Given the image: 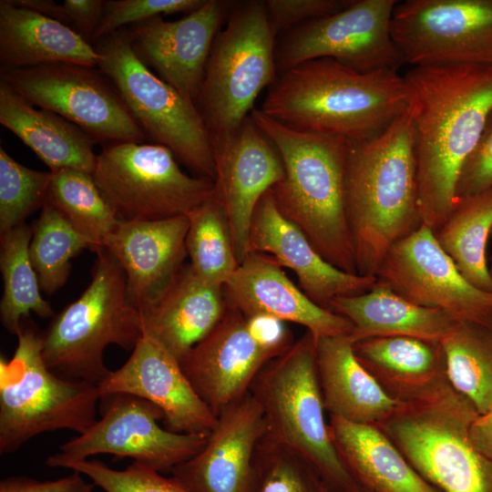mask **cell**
I'll return each instance as SVG.
<instances>
[{
    "mask_svg": "<svg viewBox=\"0 0 492 492\" xmlns=\"http://www.w3.org/2000/svg\"><path fill=\"white\" fill-rule=\"evenodd\" d=\"M403 77L421 221L435 232L456 202L461 167L492 109V66L413 67Z\"/></svg>",
    "mask_w": 492,
    "mask_h": 492,
    "instance_id": "cell-1",
    "label": "cell"
},
{
    "mask_svg": "<svg viewBox=\"0 0 492 492\" xmlns=\"http://www.w3.org/2000/svg\"><path fill=\"white\" fill-rule=\"evenodd\" d=\"M259 109L297 130L364 140L406 110L405 80L395 70L361 73L314 59L278 75Z\"/></svg>",
    "mask_w": 492,
    "mask_h": 492,
    "instance_id": "cell-2",
    "label": "cell"
},
{
    "mask_svg": "<svg viewBox=\"0 0 492 492\" xmlns=\"http://www.w3.org/2000/svg\"><path fill=\"white\" fill-rule=\"evenodd\" d=\"M344 207L357 273L375 276L391 246L422 225L410 117L347 140Z\"/></svg>",
    "mask_w": 492,
    "mask_h": 492,
    "instance_id": "cell-3",
    "label": "cell"
},
{
    "mask_svg": "<svg viewBox=\"0 0 492 492\" xmlns=\"http://www.w3.org/2000/svg\"><path fill=\"white\" fill-rule=\"evenodd\" d=\"M250 117L282 159L284 176L270 190L278 210L328 262L357 273L344 207L347 140L292 128L256 108Z\"/></svg>",
    "mask_w": 492,
    "mask_h": 492,
    "instance_id": "cell-4",
    "label": "cell"
},
{
    "mask_svg": "<svg viewBox=\"0 0 492 492\" xmlns=\"http://www.w3.org/2000/svg\"><path fill=\"white\" fill-rule=\"evenodd\" d=\"M473 404L445 377L398 403L376 424L412 467L441 492H492V460L472 445Z\"/></svg>",
    "mask_w": 492,
    "mask_h": 492,
    "instance_id": "cell-5",
    "label": "cell"
},
{
    "mask_svg": "<svg viewBox=\"0 0 492 492\" xmlns=\"http://www.w3.org/2000/svg\"><path fill=\"white\" fill-rule=\"evenodd\" d=\"M250 392L261 406L267 439L306 460L333 492H362L330 436L309 331L265 365Z\"/></svg>",
    "mask_w": 492,
    "mask_h": 492,
    "instance_id": "cell-6",
    "label": "cell"
},
{
    "mask_svg": "<svg viewBox=\"0 0 492 492\" xmlns=\"http://www.w3.org/2000/svg\"><path fill=\"white\" fill-rule=\"evenodd\" d=\"M91 282L43 332L42 355L56 374L98 384L111 372L104 351H132L142 335L139 311L128 299L125 272L106 249L97 251Z\"/></svg>",
    "mask_w": 492,
    "mask_h": 492,
    "instance_id": "cell-7",
    "label": "cell"
},
{
    "mask_svg": "<svg viewBox=\"0 0 492 492\" xmlns=\"http://www.w3.org/2000/svg\"><path fill=\"white\" fill-rule=\"evenodd\" d=\"M10 361L0 359V454H11L45 432L78 435L97 421V385L63 378L42 355L43 332L24 318Z\"/></svg>",
    "mask_w": 492,
    "mask_h": 492,
    "instance_id": "cell-8",
    "label": "cell"
},
{
    "mask_svg": "<svg viewBox=\"0 0 492 492\" xmlns=\"http://www.w3.org/2000/svg\"><path fill=\"white\" fill-rule=\"evenodd\" d=\"M276 36L265 2H233L206 64L196 107L212 146L232 137L277 77Z\"/></svg>",
    "mask_w": 492,
    "mask_h": 492,
    "instance_id": "cell-9",
    "label": "cell"
},
{
    "mask_svg": "<svg viewBox=\"0 0 492 492\" xmlns=\"http://www.w3.org/2000/svg\"><path fill=\"white\" fill-rule=\"evenodd\" d=\"M93 46L97 68L115 85L146 138L169 149L196 176L214 180L213 147L196 105L149 70L133 49L128 28Z\"/></svg>",
    "mask_w": 492,
    "mask_h": 492,
    "instance_id": "cell-10",
    "label": "cell"
},
{
    "mask_svg": "<svg viewBox=\"0 0 492 492\" xmlns=\"http://www.w3.org/2000/svg\"><path fill=\"white\" fill-rule=\"evenodd\" d=\"M92 177L119 220L189 216L215 192L214 180L190 176L159 144L105 145Z\"/></svg>",
    "mask_w": 492,
    "mask_h": 492,
    "instance_id": "cell-11",
    "label": "cell"
},
{
    "mask_svg": "<svg viewBox=\"0 0 492 492\" xmlns=\"http://www.w3.org/2000/svg\"><path fill=\"white\" fill-rule=\"evenodd\" d=\"M0 82L34 106L72 122L97 143H144L115 85L97 67L56 63L0 69Z\"/></svg>",
    "mask_w": 492,
    "mask_h": 492,
    "instance_id": "cell-12",
    "label": "cell"
},
{
    "mask_svg": "<svg viewBox=\"0 0 492 492\" xmlns=\"http://www.w3.org/2000/svg\"><path fill=\"white\" fill-rule=\"evenodd\" d=\"M395 0H352L343 10L297 26L275 44L277 76L330 58L361 73L397 71L405 62L393 40Z\"/></svg>",
    "mask_w": 492,
    "mask_h": 492,
    "instance_id": "cell-13",
    "label": "cell"
},
{
    "mask_svg": "<svg viewBox=\"0 0 492 492\" xmlns=\"http://www.w3.org/2000/svg\"><path fill=\"white\" fill-rule=\"evenodd\" d=\"M99 420L85 433L62 444L46 459L49 467L86 460L99 454L130 457L160 473L171 472L194 456L207 442L206 436L175 433L161 427L164 415L154 404L129 394L103 396Z\"/></svg>",
    "mask_w": 492,
    "mask_h": 492,
    "instance_id": "cell-14",
    "label": "cell"
},
{
    "mask_svg": "<svg viewBox=\"0 0 492 492\" xmlns=\"http://www.w3.org/2000/svg\"><path fill=\"white\" fill-rule=\"evenodd\" d=\"M391 34L413 67L492 66V0H406L397 3Z\"/></svg>",
    "mask_w": 492,
    "mask_h": 492,
    "instance_id": "cell-15",
    "label": "cell"
},
{
    "mask_svg": "<svg viewBox=\"0 0 492 492\" xmlns=\"http://www.w3.org/2000/svg\"><path fill=\"white\" fill-rule=\"evenodd\" d=\"M375 277L415 304L458 321L492 322V292L471 284L424 224L391 246Z\"/></svg>",
    "mask_w": 492,
    "mask_h": 492,
    "instance_id": "cell-16",
    "label": "cell"
},
{
    "mask_svg": "<svg viewBox=\"0 0 492 492\" xmlns=\"http://www.w3.org/2000/svg\"><path fill=\"white\" fill-rule=\"evenodd\" d=\"M232 1L205 0L175 21L161 15L128 26L138 56L165 82L196 103L214 39Z\"/></svg>",
    "mask_w": 492,
    "mask_h": 492,
    "instance_id": "cell-17",
    "label": "cell"
},
{
    "mask_svg": "<svg viewBox=\"0 0 492 492\" xmlns=\"http://www.w3.org/2000/svg\"><path fill=\"white\" fill-rule=\"evenodd\" d=\"M283 353L261 344L247 318L228 307L214 330L179 362L193 388L218 417L241 399L265 365Z\"/></svg>",
    "mask_w": 492,
    "mask_h": 492,
    "instance_id": "cell-18",
    "label": "cell"
},
{
    "mask_svg": "<svg viewBox=\"0 0 492 492\" xmlns=\"http://www.w3.org/2000/svg\"><path fill=\"white\" fill-rule=\"evenodd\" d=\"M101 397L129 394L161 409L165 428L208 436L217 417L199 396L179 361L142 333L127 362L97 384Z\"/></svg>",
    "mask_w": 492,
    "mask_h": 492,
    "instance_id": "cell-19",
    "label": "cell"
},
{
    "mask_svg": "<svg viewBox=\"0 0 492 492\" xmlns=\"http://www.w3.org/2000/svg\"><path fill=\"white\" fill-rule=\"evenodd\" d=\"M215 194L221 203L239 264L249 255L252 216L261 198L284 176L272 141L249 116L231 138L213 146Z\"/></svg>",
    "mask_w": 492,
    "mask_h": 492,
    "instance_id": "cell-20",
    "label": "cell"
},
{
    "mask_svg": "<svg viewBox=\"0 0 492 492\" xmlns=\"http://www.w3.org/2000/svg\"><path fill=\"white\" fill-rule=\"evenodd\" d=\"M264 434L261 406L250 392L217 417L205 446L175 466L172 477L191 492H253Z\"/></svg>",
    "mask_w": 492,
    "mask_h": 492,
    "instance_id": "cell-21",
    "label": "cell"
},
{
    "mask_svg": "<svg viewBox=\"0 0 492 492\" xmlns=\"http://www.w3.org/2000/svg\"><path fill=\"white\" fill-rule=\"evenodd\" d=\"M263 253L297 276L300 289L317 305L330 310L338 297L358 295L376 283L375 276L349 273L328 262L302 231L277 209L268 190L251 220L249 253Z\"/></svg>",
    "mask_w": 492,
    "mask_h": 492,
    "instance_id": "cell-22",
    "label": "cell"
},
{
    "mask_svg": "<svg viewBox=\"0 0 492 492\" xmlns=\"http://www.w3.org/2000/svg\"><path fill=\"white\" fill-rule=\"evenodd\" d=\"M188 216L158 220H119L106 248L126 276L130 303L142 312L172 284L186 259Z\"/></svg>",
    "mask_w": 492,
    "mask_h": 492,
    "instance_id": "cell-23",
    "label": "cell"
},
{
    "mask_svg": "<svg viewBox=\"0 0 492 492\" xmlns=\"http://www.w3.org/2000/svg\"><path fill=\"white\" fill-rule=\"evenodd\" d=\"M228 307L246 318L265 314L304 326L315 340L352 334L346 318L314 303L271 256L250 252L222 287Z\"/></svg>",
    "mask_w": 492,
    "mask_h": 492,
    "instance_id": "cell-24",
    "label": "cell"
},
{
    "mask_svg": "<svg viewBox=\"0 0 492 492\" xmlns=\"http://www.w3.org/2000/svg\"><path fill=\"white\" fill-rule=\"evenodd\" d=\"M227 308L222 287L203 281L184 264L163 296L139 312L142 333L180 362L214 330Z\"/></svg>",
    "mask_w": 492,
    "mask_h": 492,
    "instance_id": "cell-25",
    "label": "cell"
},
{
    "mask_svg": "<svg viewBox=\"0 0 492 492\" xmlns=\"http://www.w3.org/2000/svg\"><path fill=\"white\" fill-rule=\"evenodd\" d=\"M94 46L62 23L10 0L0 1V69L56 63L97 67Z\"/></svg>",
    "mask_w": 492,
    "mask_h": 492,
    "instance_id": "cell-26",
    "label": "cell"
},
{
    "mask_svg": "<svg viewBox=\"0 0 492 492\" xmlns=\"http://www.w3.org/2000/svg\"><path fill=\"white\" fill-rule=\"evenodd\" d=\"M352 334L315 340L316 366L325 411L330 415L376 425L398 402L388 396L357 361Z\"/></svg>",
    "mask_w": 492,
    "mask_h": 492,
    "instance_id": "cell-27",
    "label": "cell"
},
{
    "mask_svg": "<svg viewBox=\"0 0 492 492\" xmlns=\"http://www.w3.org/2000/svg\"><path fill=\"white\" fill-rule=\"evenodd\" d=\"M329 433L342 462L373 492H441L425 480L375 425L330 415Z\"/></svg>",
    "mask_w": 492,
    "mask_h": 492,
    "instance_id": "cell-28",
    "label": "cell"
},
{
    "mask_svg": "<svg viewBox=\"0 0 492 492\" xmlns=\"http://www.w3.org/2000/svg\"><path fill=\"white\" fill-rule=\"evenodd\" d=\"M0 123L18 137L49 168L92 174L97 142L80 128L45 108L37 109L0 82Z\"/></svg>",
    "mask_w": 492,
    "mask_h": 492,
    "instance_id": "cell-29",
    "label": "cell"
},
{
    "mask_svg": "<svg viewBox=\"0 0 492 492\" xmlns=\"http://www.w3.org/2000/svg\"><path fill=\"white\" fill-rule=\"evenodd\" d=\"M354 353L384 393L398 403L422 395L446 377L440 342L410 336L370 337L354 343Z\"/></svg>",
    "mask_w": 492,
    "mask_h": 492,
    "instance_id": "cell-30",
    "label": "cell"
},
{
    "mask_svg": "<svg viewBox=\"0 0 492 492\" xmlns=\"http://www.w3.org/2000/svg\"><path fill=\"white\" fill-rule=\"evenodd\" d=\"M331 311L352 323L355 343L382 336L440 342L458 321L442 310L415 304L377 281L364 293L335 298Z\"/></svg>",
    "mask_w": 492,
    "mask_h": 492,
    "instance_id": "cell-31",
    "label": "cell"
},
{
    "mask_svg": "<svg viewBox=\"0 0 492 492\" xmlns=\"http://www.w3.org/2000/svg\"><path fill=\"white\" fill-rule=\"evenodd\" d=\"M492 229V190L457 198L435 231L436 239L460 273L477 288L492 292L486 249Z\"/></svg>",
    "mask_w": 492,
    "mask_h": 492,
    "instance_id": "cell-32",
    "label": "cell"
},
{
    "mask_svg": "<svg viewBox=\"0 0 492 492\" xmlns=\"http://www.w3.org/2000/svg\"><path fill=\"white\" fill-rule=\"evenodd\" d=\"M450 384L478 415L492 408V322L457 321L440 341Z\"/></svg>",
    "mask_w": 492,
    "mask_h": 492,
    "instance_id": "cell-33",
    "label": "cell"
},
{
    "mask_svg": "<svg viewBox=\"0 0 492 492\" xmlns=\"http://www.w3.org/2000/svg\"><path fill=\"white\" fill-rule=\"evenodd\" d=\"M32 227L24 223L1 235L0 270L3 295L0 319L5 329L16 335L24 318L33 312L41 318L54 317L50 304L41 296L37 275L29 257Z\"/></svg>",
    "mask_w": 492,
    "mask_h": 492,
    "instance_id": "cell-34",
    "label": "cell"
},
{
    "mask_svg": "<svg viewBox=\"0 0 492 492\" xmlns=\"http://www.w3.org/2000/svg\"><path fill=\"white\" fill-rule=\"evenodd\" d=\"M46 202L93 245L104 248L119 220L98 190L92 174L64 169L50 171Z\"/></svg>",
    "mask_w": 492,
    "mask_h": 492,
    "instance_id": "cell-35",
    "label": "cell"
},
{
    "mask_svg": "<svg viewBox=\"0 0 492 492\" xmlns=\"http://www.w3.org/2000/svg\"><path fill=\"white\" fill-rule=\"evenodd\" d=\"M186 251L193 272L223 287L239 267L224 209L215 192L189 216Z\"/></svg>",
    "mask_w": 492,
    "mask_h": 492,
    "instance_id": "cell-36",
    "label": "cell"
},
{
    "mask_svg": "<svg viewBox=\"0 0 492 492\" xmlns=\"http://www.w3.org/2000/svg\"><path fill=\"white\" fill-rule=\"evenodd\" d=\"M92 243L53 206L46 203L32 226L29 257L40 289L53 294L67 282L71 260Z\"/></svg>",
    "mask_w": 492,
    "mask_h": 492,
    "instance_id": "cell-37",
    "label": "cell"
},
{
    "mask_svg": "<svg viewBox=\"0 0 492 492\" xmlns=\"http://www.w3.org/2000/svg\"><path fill=\"white\" fill-rule=\"evenodd\" d=\"M50 171L29 169L0 148V233L25 223L46 202Z\"/></svg>",
    "mask_w": 492,
    "mask_h": 492,
    "instance_id": "cell-38",
    "label": "cell"
},
{
    "mask_svg": "<svg viewBox=\"0 0 492 492\" xmlns=\"http://www.w3.org/2000/svg\"><path fill=\"white\" fill-rule=\"evenodd\" d=\"M253 492H333L303 458L262 436L255 457Z\"/></svg>",
    "mask_w": 492,
    "mask_h": 492,
    "instance_id": "cell-39",
    "label": "cell"
},
{
    "mask_svg": "<svg viewBox=\"0 0 492 492\" xmlns=\"http://www.w3.org/2000/svg\"><path fill=\"white\" fill-rule=\"evenodd\" d=\"M61 467L79 472L106 492H191L173 477L137 461L123 470L97 459L67 462Z\"/></svg>",
    "mask_w": 492,
    "mask_h": 492,
    "instance_id": "cell-40",
    "label": "cell"
},
{
    "mask_svg": "<svg viewBox=\"0 0 492 492\" xmlns=\"http://www.w3.org/2000/svg\"><path fill=\"white\" fill-rule=\"evenodd\" d=\"M204 2L205 0H106L103 15L91 44L123 27L158 15L189 14L201 6Z\"/></svg>",
    "mask_w": 492,
    "mask_h": 492,
    "instance_id": "cell-41",
    "label": "cell"
},
{
    "mask_svg": "<svg viewBox=\"0 0 492 492\" xmlns=\"http://www.w3.org/2000/svg\"><path fill=\"white\" fill-rule=\"evenodd\" d=\"M16 5L26 7L53 18L70 27L91 44L101 21L105 0H11Z\"/></svg>",
    "mask_w": 492,
    "mask_h": 492,
    "instance_id": "cell-42",
    "label": "cell"
},
{
    "mask_svg": "<svg viewBox=\"0 0 492 492\" xmlns=\"http://www.w3.org/2000/svg\"><path fill=\"white\" fill-rule=\"evenodd\" d=\"M352 0H266L272 30L279 36L308 21L335 14Z\"/></svg>",
    "mask_w": 492,
    "mask_h": 492,
    "instance_id": "cell-43",
    "label": "cell"
},
{
    "mask_svg": "<svg viewBox=\"0 0 492 492\" xmlns=\"http://www.w3.org/2000/svg\"><path fill=\"white\" fill-rule=\"evenodd\" d=\"M492 190V109L473 149L465 159L456 182V198Z\"/></svg>",
    "mask_w": 492,
    "mask_h": 492,
    "instance_id": "cell-44",
    "label": "cell"
},
{
    "mask_svg": "<svg viewBox=\"0 0 492 492\" xmlns=\"http://www.w3.org/2000/svg\"><path fill=\"white\" fill-rule=\"evenodd\" d=\"M96 485L79 472L56 480H37L26 476H12L0 482V492H92Z\"/></svg>",
    "mask_w": 492,
    "mask_h": 492,
    "instance_id": "cell-45",
    "label": "cell"
},
{
    "mask_svg": "<svg viewBox=\"0 0 492 492\" xmlns=\"http://www.w3.org/2000/svg\"><path fill=\"white\" fill-rule=\"evenodd\" d=\"M253 336L264 346L284 353L294 343L284 322L270 315L258 314L247 318Z\"/></svg>",
    "mask_w": 492,
    "mask_h": 492,
    "instance_id": "cell-46",
    "label": "cell"
},
{
    "mask_svg": "<svg viewBox=\"0 0 492 492\" xmlns=\"http://www.w3.org/2000/svg\"><path fill=\"white\" fill-rule=\"evenodd\" d=\"M469 438L477 451L492 460V408L475 418L469 428Z\"/></svg>",
    "mask_w": 492,
    "mask_h": 492,
    "instance_id": "cell-47",
    "label": "cell"
},
{
    "mask_svg": "<svg viewBox=\"0 0 492 492\" xmlns=\"http://www.w3.org/2000/svg\"><path fill=\"white\" fill-rule=\"evenodd\" d=\"M490 238H492V229L490 232ZM488 270H489L490 276L492 278V258H491V263H490V266L488 267Z\"/></svg>",
    "mask_w": 492,
    "mask_h": 492,
    "instance_id": "cell-48",
    "label": "cell"
},
{
    "mask_svg": "<svg viewBox=\"0 0 492 492\" xmlns=\"http://www.w3.org/2000/svg\"><path fill=\"white\" fill-rule=\"evenodd\" d=\"M362 492H373V491L365 489V488H362Z\"/></svg>",
    "mask_w": 492,
    "mask_h": 492,
    "instance_id": "cell-49",
    "label": "cell"
}]
</instances>
